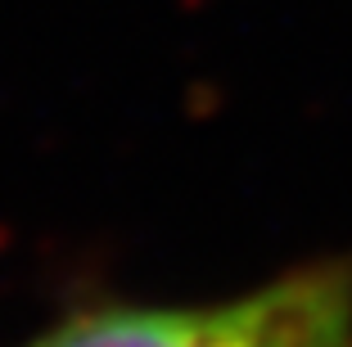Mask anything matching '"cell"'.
<instances>
[{
  "instance_id": "1",
  "label": "cell",
  "mask_w": 352,
  "mask_h": 347,
  "mask_svg": "<svg viewBox=\"0 0 352 347\" xmlns=\"http://www.w3.org/2000/svg\"><path fill=\"white\" fill-rule=\"evenodd\" d=\"M23 347H352V266H298L212 306H86Z\"/></svg>"
}]
</instances>
